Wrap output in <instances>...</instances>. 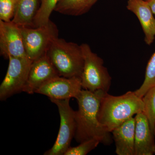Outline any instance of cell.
<instances>
[{
    "instance_id": "cell-16",
    "label": "cell",
    "mask_w": 155,
    "mask_h": 155,
    "mask_svg": "<svg viewBox=\"0 0 155 155\" xmlns=\"http://www.w3.org/2000/svg\"><path fill=\"white\" fill-rule=\"evenodd\" d=\"M60 0H40L38 11L33 21L34 27L46 24L50 20V16Z\"/></svg>"
},
{
    "instance_id": "cell-3",
    "label": "cell",
    "mask_w": 155,
    "mask_h": 155,
    "mask_svg": "<svg viewBox=\"0 0 155 155\" xmlns=\"http://www.w3.org/2000/svg\"><path fill=\"white\" fill-rule=\"evenodd\" d=\"M46 54L60 76H81L84 60L81 45L58 38L53 41Z\"/></svg>"
},
{
    "instance_id": "cell-12",
    "label": "cell",
    "mask_w": 155,
    "mask_h": 155,
    "mask_svg": "<svg viewBox=\"0 0 155 155\" xmlns=\"http://www.w3.org/2000/svg\"><path fill=\"white\" fill-rule=\"evenodd\" d=\"M126 8L136 16L144 35V41L148 45L155 39V18L145 0H128Z\"/></svg>"
},
{
    "instance_id": "cell-11",
    "label": "cell",
    "mask_w": 155,
    "mask_h": 155,
    "mask_svg": "<svg viewBox=\"0 0 155 155\" xmlns=\"http://www.w3.org/2000/svg\"><path fill=\"white\" fill-rule=\"evenodd\" d=\"M135 119L134 155H153L155 154V134L149 121L143 112L136 114Z\"/></svg>"
},
{
    "instance_id": "cell-7",
    "label": "cell",
    "mask_w": 155,
    "mask_h": 155,
    "mask_svg": "<svg viewBox=\"0 0 155 155\" xmlns=\"http://www.w3.org/2000/svg\"><path fill=\"white\" fill-rule=\"evenodd\" d=\"M8 60L7 73L0 85V100L2 101L23 92L32 62L27 57H11Z\"/></svg>"
},
{
    "instance_id": "cell-19",
    "label": "cell",
    "mask_w": 155,
    "mask_h": 155,
    "mask_svg": "<svg viewBox=\"0 0 155 155\" xmlns=\"http://www.w3.org/2000/svg\"><path fill=\"white\" fill-rule=\"evenodd\" d=\"M100 143L99 140L92 139L81 143L76 147H71L68 149L64 155H85L94 149Z\"/></svg>"
},
{
    "instance_id": "cell-5",
    "label": "cell",
    "mask_w": 155,
    "mask_h": 155,
    "mask_svg": "<svg viewBox=\"0 0 155 155\" xmlns=\"http://www.w3.org/2000/svg\"><path fill=\"white\" fill-rule=\"evenodd\" d=\"M20 28L26 56L32 61L46 54L53 41L58 38L57 25L51 19L39 27Z\"/></svg>"
},
{
    "instance_id": "cell-18",
    "label": "cell",
    "mask_w": 155,
    "mask_h": 155,
    "mask_svg": "<svg viewBox=\"0 0 155 155\" xmlns=\"http://www.w3.org/2000/svg\"><path fill=\"white\" fill-rule=\"evenodd\" d=\"M142 99L144 105L143 113L147 117L152 131L155 135V86L148 91Z\"/></svg>"
},
{
    "instance_id": "cell-10",
    "label": "cell",
    "mask_w": 155,
    "mask_h": 155,
    "mask_svg": "<svg viewBox=\"0 0 155 155\" xmlns=\"http://www.w3.org/2000/svg\"><path fill=\"white\" fill-rule=\"evenodd\" d=\"M58 76L60 75L45 54L32 61L23 92L30 94L36 93L45 84Z\"/></svg>"
},
{
    "instance_id": "cell-1",
    "label": "cell",
    "mask_w": 155,
    "mask_h": 155,
    "mask_svg": "<svg viewBox=\"0 0 155 155\" xmlns=\"http://www.w3.org/2000/svg\"><path fill=\"white\" fill-rule=\"evenodd\" d=\"M106 92L83 89L76 98L78 110L75 111L76 129L74 137L78 142L96 138L105 145L111 143L110 132L100 123L98 118L101 101Z\"/></svg>"
},
{
    "instance_id": "cell-9",
    "label": "cell",
    "mask_w": 155,
    "mask_h": 155,
    "mask_svg": "<svg viewBox=\"0 0 155 155\" xmlns=\"http://www.w3.org/2000/svg\"><path fill=\"white\" fill-rule=\"evenodd\" d=\"M83 89L80 77L67 78L58 76L40 87L36 93L57 100L76 99Z\"/></svg>"
},
{
    "instance_id": "cell-4",
    "label": "cell",
    "mask_w": 155,
    "mask_h": 155,
    "mask_svg": "<svg viewBox=\"0 0 155 155\" xmlns=\"http://www.w3.org/2000/svg\"><path fill=\"white\" fill-rule=\"evenodd\" d=\"M81 46L84 60L80 77L82 88L91 91L102 90L108 92L112 78L104 66V61L93 52L89 45L83 43Z\"/></svg>"
},
{
    "instance_id": "cell-14",
    "label": "cell",
    "mask_w": 155,
    "mask_h": 155,
    "mask_svg": "<svg viewBox=\"0 0 155 155\" xmlns=\"http://www.w3.org/2000/svg\"><path fill=\"white\" fill-rule=\"evenodd\" d=\"M40 0H16L15 15L12 21L20 27H32Z\"/></svg>"
},
{
    "instance_id": "cell-13",
    "label": "cell",
    "mask_w": 155,
    "mask_h": 155,
    "mask_svg": "<svg viewBox=\"0 0 155 155\" xmlns=\"http://www.w3.org/2000/svg\"><path fill=\"white\" fill-rule=\"evenodd\" d=\"M135 119L132 117L112 131L118 155H134Z\"/></svg>"
},
{
    "instance_id": "cell-6",
    "label": "cell",
    "mask_w": 155,
    "mask_h": 155,
    "mask_svg": "<svg viewBox=\"0 0 155 155\" xmlns=\"http://www.w3.org/2000/svg\"><path fill=\"white\" fill-rule=\"evenodd\" d=\"M50 100L58 107L61 122L58 136L54 145L44 154L64 155L70 147L72 139L75 137L76 129L75 111L72 110L69 104L70 99Z\"/></svg>"
},
{
    "instance_id": "cell-17",
    "label": "cell",
    "mask_w": 155,
    "mask_h": 155,
    "mask_svg": "<svg viewBox=\"0 0 155 155\" xmlns=\"http://www.w3.org/2000/svg\"><path fill=\"white\" fill-rule=\"evenodd\" d=\"M155 86V51L150 58L146 69L145 75L141 86L136 90L135 93L142 98L148 91Z\"/></svg>"
},
{
    "instance_id": "cell-8",
    "label": "cell",
    "mask_w": 155,
    "mask_h": 155,
    "mask_svg": "<svg viewBox=\"0 0 155 155\" xmlns=\"http://www.w3.org/2000/svg\"><path fill=\"white\" fill-rule=\"evenodd\" d=\"M0 53L8 60L27 57L20 27L12 21L0 20Z\"/></svg>"
},
{
    "instance_id": "cell-21",
    "label": "cell",
    "mask_w": 155,
    "mask_h": 155,
    "mask_svg": "<svg viewBox=\"0 0 155 155\" xmlns=\"http://www.w3.org/2000/svg\"><path fill=\"white\" fill-rule=\"evenodd\" d=\"M155 16V0H145Z\"/></svg>"
},
{
    "instance_id": "cell-15",
    "label": "cell",
    "mask_w": 155,
    "mask_h": 155,
    "mask_svg": "<svg viewBox=\"0 0 155 155\" xmlns=\"http://www.w3.org/2000/svg\"><path fill=\"white\" fill-rule=\"evenodd\" d=\"M99 0H60L54 11L64 15L81 16L86 14Z\"/></svg>"
},
{
    "instance_id": "cell-20",
    "label": "cell",
    "mask_w": 155,
    "mask_h": 155,
    "mask_svg": "<svg viewBox=\"0 0 155 155\" xmlns=\"http://www.w3.org/2000/svg\"><path fill=\"white\" fill-rule=\"evenodd\" d=\"M16 10V0H0V20L10 22Z\"/></svg>"
},
{
    "instance_id": "cell-2",
    "label": "cell",
    "mask_w": 155,
    "mask_h": 155,
    "mask_svg": "<svg viewBox=\"0 0 155 155\" xmlns=\"http://www.w3.org/2000/svg\"><path fill=\"white\" fill-rule=\"evenodd\" d=\"M144 105L142 98L134 91H129L120 96L106 92L101 101L98 118L109 132L139 113L143 112Z\"/></svg>"
}]
</instances>
